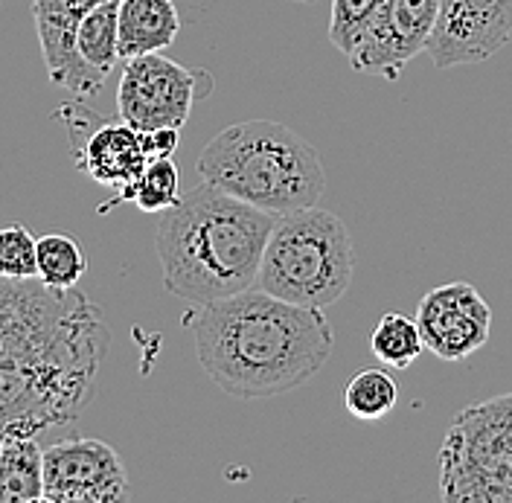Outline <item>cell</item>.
Returning a JSON list of instances; mask_svg holds the SVG:
<instances>
[{"mask_svg":"<svg viewBox=\"0 0 512 503\" xmlns=\"http://www.w3.org/2000/svg\"><path fill=\"white\" fill-rule=\"evenodd\" d=\"M111 332L79 288L0 277V434L64 428L91 402Z\"/></svg>","mask_w":512,"mask_h":503,"instance_id":"obj_1","label":"cell"},{"mask_svg":"<svg viewBox=\"0 0 512 503\" xmlns=\"http://www.w3.org/2000/svg\"><path fill=\"white\" fill-rule=\"evenodd\" d=\"M190 332L204 373L245 402L303 387L335 349L323 309L294 306L262 288L198 306Z\"/></svg>","mask_w":512,"mask_h":503,"instance_id":"obj_2","label":"cell"},{"mask_svg":"<svg viewBox=\"0 0 512 503\" xmlns=\"http://www.w3.org/2000/svg\"><path fill=\"white\" fill-rule=\"evenodd\" d=\"M277 216L201 181L163 210L155 251L163 288L207 306L254 288Z\"/></svg>","mask_w":512,"mask_h":503,"instance_id":"obj_3","label":"cell"},{"mask_svg":"<svg viewBox=\"0 0 512 503\" xmlns=\"http://www.w3.org/2000/svg\"><path fill=\"white\" fill-rule=\"evenodd\" d=\"M198 178L271 216L315 207L326 192L318 149L274 120H245L219 131L198 155Z\"/></svg>","mask_w":512,"mask_h":503,"instance_id":"obj_4","label":"cell"},{"mask_svg":"<svg viewBox=\"0 0 512 503\" xmlns=\"http://www.w3.org/2000/svg\"><path fill=\"white\" fill-rule=\"evenodd\" d=\"M352 271L347 224L315 204L277 216L256 288L303 309H329L350 291Z\"/></svg>","mask_w":512,"mask_h":503,"instance_id":"obj_5","label":"cell"},{"mask_svg":"<svg viewBox=\"0 0 512 503\" xmlns=\"http://www.w3.org/2000/svg\"><path fill=\"white\" fill-rule=\"evenodd\" d=\"M440 495L512 503V393L457 413L440 448Z\"/></svg>","mask_w":512,"mask_h":503,"instance_id":"obj_6","label":"cell"},{"mask_svg":"<svg viewBox=\"0 0 512 503\" xmlns=\"http://www.w3.org/2000/svg\"><path fill=\"white\" fill-rule=\"evenodd\" d=\"M198 96V73L160 53L128 59L117 85L120 120L137 131L184 128Z\"/></svg>","mask_w":512,"mask_h":503,"instance_id":"obj_7","label":"cell"},{"mask_svg":"<svg viewBox=\"0 0 512 503\" xmlns=\"http://www.w3.org/2000/svg\"><path fill=\"white\" fill-rule=\"evenodd\" d=\"M126 498V466L108 442L70 437L44 448L47 503H120Z\"/></svg>","mask_w":512,"mask_h":503,"instance_id":"obj_8","label":"cell"},{"mask_svg":"<svg viewBox=\"0 0 512 503\" xmlns=\"http://www.w3.org/2000/svg\"><path fill=\"white\" fill-rule=\"evenodd\" d=\"M510 38L512 0H440L425 53L437 70H448L492 59Z\"/></svg>","mask_w":512,"mask_h":503,"instance_id":"obj_9","label":"cell"},{"mask_svg":"<svg viewBox=\"0 0 512 503\" xmlns=\"http://www.w3.org/2000/svg\"><path fill=\"white\" fill-rule=\"evenodd\" d=\"M416 326L428 352L443 361H463L489 341L492 309L475 285L448 283L419 300Z\"/></svg>","mask_w":512,"mask_h":503,"instance_id":"obj_10","label":"cell"},{"mask_svg":"<svg viewBox=\"0 0 512 503\" xmlns=\"http://www.w3.org/2000/svg\"><path fill=\"white\" fill-rule=\"evenodd\" d=\"M440 15V0H384L364 41L355 47L350 64L355 73L399 79L402 67L425 53Z\"/></svg>","mask_w":512,"mask_h":503,"instance_id":"obj_11","label":"cell"},{"mask_svg":"<svg viewBox=\"0 0 512 503\" xmlns=\"http://www.w3.org/2000/svg\"><path fill=\"white\" fill-rule=\"evenodd\" d=\"M102 3L108 0H32V18L50 82L82 99L99 94L105 79H99L82 64V59L76 56L73 38L79 21Z\"/></svg>","mask_w":512,"mask_h":503,"instance_id":"obj_12","label":"cell"},{"mask_svg":"<svg viewBox=\"0 0 512 503\" xmlns=\"http://www.w3.org/2000/svg\"><path fill=\"white\" fill-rule=\"evenodd\" d=\"M76 163L96 184L120 192L143 175L149 158H146L140 131L120 120V123H105L96 128L85 140V146L79 149Z\"/></svg>","mask_w":512,"mask_h":503,"instance_id":"obj_13","label":"cell"},{"mask_svg":"<svg viewBox=\"0 0 512 503\" xmlns=\"http://www.w3.org/2000/svg\"><path fill=\"white\" fill-rule=\"evenodd\" d=\"M181 32L175 0H120V59L166 50Z\"/></svg>","mask_w":512,"mask_h":503,"instance_id":"obj_14","label":"cell"},{"mask_svg":"<svg viewBox=\"0 0 512 503\" xmlns=\"http://www.w3.org/2000/svg\"><path fill=\"white\" fill-rule=\"evenodd\" d=\"M44 501V448L27 434H3L0 503Z\"/></svg>","mask_w":512,"mask_h":503,"instance_id":"obj_15","label":"cell"},{"mask_svg":"<svg viewBox=\"0 0 512 503\" xmlns=\"http://www.w3.org/2000/svg\"><path fill=\"white\" fill-rule=\"evenodd\" d=\"M76 56L82 64L96 73L99 79H108V73L117 67L120 59V0H108L88 12L73 38Z\"/></svg>","mask_w":512,"mask_h":503,"instance_id":"obj_16","label":"cell"},{"mask_svg":"<svg viewBox=\"0 0 512 503\" xmlns=\"http://www.w3.org/2000/svg\"><path fill=\"white\" fill-rule=\"evenodd\" d=\"M178 198H181V169H178V163L172 158L149 160L143 175L134 184L114 192L117 204L131 201V204H137V210L158 213V216L163 210L175 207Z\"/></svg>","mask_w":512,"mask_h":503,"instance_id":"obj_17","label":"cell"},{"mask_svg":"<svg viewBox=\"0 0 512 503\" xmlns=\"http://www.w3.org/2000/svg\"><path fill=\"white\" fill-rule=\"evenodd\" d=\"M370 349L390 370H408L425 352V341H422V332L416 326V317L399 315V312L382 315L379 326L373 329Z\"/></svg>","mask_w":512,"mask_h":503,"instance_id":"obj_18","label":"cell"},{"mask_svg":"<svg viewBox=\"0 0 512 503\" xmlns=\"http://www.w3.org/2000/svg\"><path fill=\"white\" fill-rule=\"evenodd\" d=\"M399 402V384L387 370H361L344 387V408L361 422H379Z\"/></svg>","mask_w":512,"mask_h":503,"instance_id":"obj_19","label":"cell"},{"mask_svg":"<svg viewBox=\"0 0 512 503\" xmlns=\"http://www.w3.org/2000/svg\"><path fill=\"white\" fill-rule=\"evenodd\" d=\"M88 271L79 239L50 233L38 239V280L47 288H76Z\"/></svg>","mask_w":512,"mask_h":503,"instance_id":"obj_20","label":"cell"},{"mask_svg":"<svg viewBox=\"0 0 512 503\" xmlns=\"http://www.w3.org/2000/svg\"><path fill=\"white\" fill-rule=\"evenodd\" d=\"M384 0H332L329 41L338 53L350 59L355 47L364 41L373 21L379 18Z\"/></svg>","mask_w":512,"mask_h":503,"instance_id":"obj_21","label":"cell"},{"mask_svg":"<svg viewBox=\"0 0 512 503\" xmlns=\"http://www.w3.org/2000/svg\"><path fill=\"white\" fill-rule=\"evenodd\" d=\"M0 277L38 280V239H32L24 224L0 230Z\"/></svg>","mask_w":512,"mask_h":503,"instance_id":"obj_22","label":"cell"},{"mask_svg":"<svg viewBox=\"0 0 512 503\" xmlns=\"http://www.w3.org/2000/svg\"><path fill=\"white\" fill-rule=\"evenodd\" d=\"M140 137L149 160L172 158L181 143V128H152V131H140Z\"/></svg>","mask_w":512,"mask_h":503,"instance_id":"obj_23","label":"cell"},{"mask_svg":"<svg viewBox=\"0 0 512 503\" xmlns=\"http://www.w3.org/2000/svg\"><path fill=\"white\" fill-rule=\"evenodd\" d=\"M294 3H303V0H294Z\"/></svg>","mask_w":512,"mask_h":503,"instance_id":"obj_24","label":"cell"},{"mask_svg":"<svg viewBox=\"0 0 512 503\" xmlns=\"http://www.w3.org/2000/svg\"><path fill=\"white\" fill-rule=\"evenodd\" d=\"M0 442H3V434H0Z\"/></svg>","mask_w":512,"mask_h":503,"instance_id":"obj_25","label":"cell"}]
</instances>
